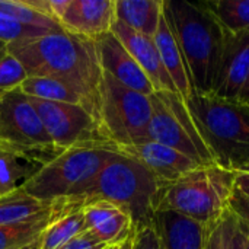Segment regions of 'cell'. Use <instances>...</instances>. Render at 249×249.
Masks as SVG:
<instances>
[{
  "mask_svg": "<svg viewBox=\"0 0 249 249\" xmlns=\"http://www.w3.org/2000/svg\"><path fill=\"white\" fill-rule=\"evenodd\" d=\"M120 152L139 160L163 185L172 184L182 175L201 166L181 152L152 140L123 147Z\"/></svg>",
  "mask_w": 249,
  "mask_h": 249,
  "instance_id": "obj_15",
  "label": "cell"
},
{
  "mask_svg": "<svg viewBox=\"0 0 249 249\" xmlns=\"http://www.w3.org/2000/svg\"><path fill=\"white\" fill-rule=\"evenodd\" d=\"M235 190L249 198V171L235 172Z\"/></svg>",
  "mask_w": 249,
  "mask_h": 249,
  "instance_id": "obj_34",
  "label": "cell"
},
{
  "mask_svg": "<svg viewBox=\"0 0 249 249\" xmlns=\"http://www.w3.org/2000/svg\"><path fill=\"white\" fill-rule=\"evenodd\" d=\"M206 3L225 32H249V0H209Z\"/></svg>",
  "mask_w": 249,
  "mask_h": 249,
  "instance_id": "obj_25",
  "label": "cell"
},
{
  "mask_svg": "<svg viewBox=\"0 0 249 249\" xmlns=\"http://www.w3.org/2000/svg\"><path fill=\"white\" fill-rule=\"evenodd\" d=\"M53 213L51 206L42 213L13 225L0 226V249H36Z\"/></svg>",
  "mask_w": 249,
  "mask_h": 249,
  "instance_id": "obj_21",
  "label": "cell"
},
{
  "mask_svg": "<svg viewBox=\"0 0 249 249\" xmlns=\"http://www.w3.org/2000/svg\"><path fill=\"white\" fill-rule=\"evenodd\" d=\"M152 117L150 96L131 90L104 73L98 121L108 143L120 150L147 142Z\"/></svg>",
  "mask_w": 249,
  "mask_h": 249,
  "instance_id": "obj_7",
  "label": "cell"
},
{
  "mask_svg": "<svg viewBox=\"0 0 249 249\" xmlns=\"http://www.w3.org/2000/svg\"><path fill=\"white\" fill-rule=\"evenodd\" d=\"M58 152L80 147H109L99 123L82 105L29 98ZM117 150V149H115Z\"/></svg>",
  "mask_w": 249,
  "mask_h": 249,
  "instance_id": "obj_10",
  "label": "cell"
},
{
  "mask_svg": "<svg viewBox=\"0 0 249 249\" xmlns=\"http://www.w3.org/2000/svg\"><path fill=\"white\" fill-rule=\"evenodd\" d=\"M115 20V0H70L58 23L69 34L95 41L109 34Z\"/></svg>",
  "mask_w": 249,
  "mask_h": 249,
  "instance_id": "obj_14",
  "label": "cell"
},
{
  "mask_svg": "<svg viewBox=\"0 0 249 249\" xmlns=\"http://www.w3.org/2000/svg\"><path fill=\"white\" fill-rule=\"evenodd\" d=\"M247 231V229H245ZM245 249H249V232L247 231V241H245Z\"/></svg>",
  "mask_w": 249,
  "mask_h": 249,
  "instance_id": "obj_38",
  "label": "cell"
},
{
  "mask_svg": "<svg viewBox=\"0 0 249 249\" xmlns=\"http://www.w3.org/2000/svg\"><path fill=\"white\" fill-rule=\"evenodd\" d=\"M7 51L22 63L28 76L54 77L74 86L83 98L85 108L98 121L104 71L93 41L55 31L12 42Z\"/></svg>",
  "mask_w": 249,
  "mask_h": 249,
  "instance_id": "obj_1",
  "label": "cell"
},
{
  "mask_svg": "<svg viewBox=\"0 0 249 249\" xmlns=\"http://www.w3.org/2000/svg\"><path fill=\"white\" fill-rule=\"evenodd\" d=\"M50 32H55V31H50V29H44V28H38V26H31V25H23L6 18L0 16V41L4 44H12L20 39H29V38H36Z\"/></svg>",
  "mask_w": 249,
  "mask_h": 249,
  "instance_id": "obj_28",
  "label": "cell"
},
{
  "mask_svg": "<svg viewBox=\"0 0 249 249\" xmlns=\"http://www.w3.org/2000/svg\"><path fill=\"white\" fill-rule=\"evenodd\" d=\"M160 249H204L210 228L168 210H159L153 220Z\"/></svg>",
  "mask_w": 249,
  "mask_h": 249,
  "instance_id": "obj_17",
  "label": "cell"
},
{
  "mask_svg": "<svg viewBox=\"0 0 249 249\" xmlns=\"http://www.w3.org/2000/svg\"><path fill=\"white\" fill-rule=\"evenodd\" d=\"M244 104H247V107L249 108V101H247V102H244Z\"/></svg>",
  "mask_w": 249,
  "mask_h": 249,
  "instance_id": "obj_39",
  "label": "cell"
},
{
  "mask_svg": "<svg viewBox=\"0 0 249 249\" xmlns=\"http://www.w3.org/2000/svg\"><path fill=\"white\" fill-rule=\"evenodd\" d=\"M216 165L232 171H249V108L214 93L194 92L187 101Z\"/></svg>",
  "mask_w": 249,
  "mask_h": 249,
  "instance_id": "obj_3",
  "label": "cell"
},
{
  "mask_svg": "<svg viewBox=\"0 0 249 249\" xmlns=\"http://www.w3.org/2000/svg\"><path fill=\"white\" fill-rule=\"evenodd\" d=\"M28 79V73L22 63L9 51L0 57V95L20 88Z\"/></svg>",
  "mask_w": 249,
  "mask_h": 249,
  "instance_id": "obj_27",
  "label": "cell"
},
{
  "mask_svg": "<svg viewBox=\"0 0 249 249\" xmlns=\"http://www.w3.org/2000/svg\"><path fill=\"white\" fill-rule=\"evenodd\" d=\"M134 238H136V235L133 238L127 239L125 242H123L121 245H118L115 249H134Z\"/></svg>",
  "mask_w": 249,
  "mask_h": 249,
  "instance_id": "obj_35",
  "label": "cell"
},
{
  "mask_svg": "<svg viewBox=\"0 0 249 249\" xmlns=\"http://www.w3.org/2000/svg\"><path fill=\"white\" fill-rule=\"evenodd\" d=\"M19 89L29 98H36V99L50 101V102L82 105L85 108L83 98L76 90V88L60 79L28 76V79L20 85Z\"/></svg>",
  "mask_w": 249,
  "mask_h": 249,
  "instance_id": "obj_22",
  "label": "cell"
},
{
  "mask_svg": "<svg viewBox=\"0 0 249 249\" xmlns=\"http://www.w3.org/2000/svg\"><path fill=\"white\" fill-rule=\"evenodd\" d=\"M153 41L159 51L162 64H163L166 73L169 74L172 83L175 85L177 92L181 95L182 99L187 101L194 93L193 80L190 76L187 61L181 51V47H179V44L165 18V13H162V18H160L158 31L153 36Z\"/></svg>",
  "mask_w": 249,
  "mask_h": 249,
  "instance_id": "obj_19",
  "label": "cell"
},
{
  "mask_svg": "<svg viewBox=\"0 0 249 249\" xmlns=\"http://www.w3.org/2000/svg\"><path fill=\"white\" fill-rule=\"evenodd\" d=\"M249 80V32L228 34L219 61L213 92L228 101H239Z\"/></svg>",
  "mask_w": 249,
  "mask_h": 249,
  "instance_id": "obj_11",
  "label": "cell"
},
{
  "mask_svg": "<svg viewBox=\"0 0 249 249\" xmlns=\"http://www.w3.org/2000/svg\"><path fill=\"white\" fill-rule=\"evenodd\" d=\"M50 206L51 203H42L19 187L9 194L0 196V226L25 222L42 213Z\"/></svg>",
  "mask_w": 249,
  "mask_h": 249,
  "instance_id": "obj_23",
  "label": "cell"
},
{
  "mask_svg": "<svg viewBox=\"0 0 249 249\" xmlns=\"http://www.w3.org/2000/svg\"><path fill=\"white\" fill-rule=\"evenodd\" d=\"M117 247H109V248H107V249H115Z\"/></svg>",
  "mask_w": 249,
  "mask_h": 249,
  "instance_id": "obj_40",
  "label": "cell"
},
{
  "mask_svg": "<svg viewBox=\"0 0 249 249\" xmlns=\"http://www.w3.org/2000/svg\"><path fill=\"white\" fill-rule=\"evenodd\" d=\"M150 101L149 140L175 149L201 166L213 165V156L185 99L177 92L160 90L150 95Z\"/></svg>",
  "mask_w": 249,
  "mask_h": 249,
  "instance_id": "obj_9",
  "label": "cell"
},
{
  "mask_svg": "<svg viewBox=\"0 0 249 249\" xmlns=\"http://www.w3.org/2000/svg\"><path fill=\"white\" fill-rule=\"evenodd\" d=\"M38 165L0 147V196L19 188L36 171Z\"/></svg>",
  "mask_w": 249,
  "mask_h": 249,
  "instance_id": "obj_24",
  "label": "cell"
},
{
  "mask_svg": "<svg viewBox=\"0 0 249 249\" xmlns=\"http://www.w3.org/2000/svg\"><path fill=\"white\" fill-rule=\"evenodd\" d=\"M134 249H160L159 238L153 226L136 232Z\"/></svg>",
  "mask_w": 249,
  "mask_h": 249,
  "instance_id": "obj_32",
  "label": "cell"
},
{
  "mask_svg": "<svg viewBox=\"0 0 249 249\" xmlns=\"http://www.w3.org/2000/svg\"><path fill=\"white\" fill-rule=\"evenodd\" d=\"M0 147L39 168L61 153L53 144L38 112L19 88L0 95Z\"/></svg>",
  "mask_w": 249,
  "mask_h": 249,
  "instance_id": "obj_8",
  "label": "cell"
},
{
  "mask_svg": "<svg viewBox=\"0 0 249 249\" xmlns=\"http://www.w3.org/2000/svg\"><path fill=\"white\" fill-rule=\"evenodd\" d=\"M165 18L187 61L194 92L212 93L226 32L206 1L163 0Z\"/></svg>",
  "mask_w": 249,
  "mask_h": 249,
  "instance_id": "obj_2",
  "label": "cell"
},
{
  "mask_svg": "<svg viewBox=\"0 0 249 249\" xmlns=\"http://www.w3.org/2000/svg\"><path fill=\"white\" fill-rule=\"evenodd\" d=\"M163 187L146 166L118 150L77 200L111 201L131 216L136 231H142L153 226Z\"/></svg>",
  "mask_w": 249,
  "mask_h": 249,
  "instance_id": "obj_4",
  "label": "cell"
},
{
  "mask_svg": "<svg viewBox=\"0 0 249 249\" xmlns=\"http://www.w3.org/2000/svg\"><path fill=\"white\" fill-rule=\"evenodd\" d=\"M111 32L121 41V44L131 54L136 63L142 67V70L150 79L156 92H160V90L177 92L175 85L172 83L169 74L166 73L162 64V60H160V55H159V51L156 48L153 38L139 34L118 20L114 22Z\"/></svg>",
  "mask_w": 249,
  "mask_h": 249,
  "instance_id": "obj_16",
  "label": "cell"
},
{
  "mask_svg": "<svg viewBox=\"0 0 249 249\" xmlns=\"http://www.w3.org/2000/svg\"><path fill=\"white\" fill-rule=\"evenodd\" d=\"M228 238H229V212L213 225L206 238L204 249H228Z\"/></svg>",
  "mask_w": 249,
  "mask_h": 249,
  "instance_id": "obj_29",
  "label": "cell"
},
{
  "mask_svg": "<svg viewBox=\"0 0 249 249\" xmlns=\"http://www.w3.org/2000/svg\"><path fill=\"white\" fill-rule=\"evenodd\" d=\"M118 153L109 147H80L61 152L26 179L20 187L31 197L53 203L80 198L101 169Z\"/></svg>",
  "mask_w": 249,
  "mask_h": 249,
  "instance_id": "obj_6",
  "label": "cell"
},
{
  "mask_svg": "<svg viewBox=\"0 0 249 249\" xmlns=\"http://www.w3.org/2000/svg\"><path fill=\"white\" fill-rule=\"evenodd\" d=\"M247 231L239 223V220L229 210V238H228V249H245Z\"/></svg>",
  "mask_w": 249,
  "mask_h": 249,
  "instance_id": "obj_31",
  "label": "cell"
},
{
  "mask_svg": "<svg viewBox=\"0 0 249 249\" xmlns=\"http://www.w3.org/2000/svg\"><path fill=\"white\" fill-rule=\"evenodd\" d=\"M229 210L233 213V216L239 220V223L249 232V198L238 193L236 190L233 191V196L231 198Z\"/></svg>",
  "mask_w": 249,
  "mask_h": 249,
  "instance_id": "obj_30",
  "label": "cell"
},
{
  "mask_svg": "<svg viewBox=\"0 0 249 249\" xmlns=\"http://www.w3.org/2000/svg\"><path fill=\"white\" fill-rule=\"evenodd\" d=\"M163 13V0H115V19L153 38Z\"/></svg>",
  "mask_w": 249,
  "mask_h": 249,
  "instance_id": "obj_20",
  "label": "cell"
},
{
  "mask_svg": "<svg viewBox=\"0 0 249 249\" xmlns=\"http://www.w3.org/2000/svg\"><path fill=\"white\" fill-rule=\"evenodd\" d=\"M85 232L104 247H118L136 235L131 216L117 204L107 200H89L82 203Z\"/></svg>",
  "mask_w": 249,
  "mask_h": 249,
  "instance_id": "obj_13",
  "label": "cell"
},
{
  "mask_svg": "<svg viewBox=\"0 0 249 249\" xmlns=\"http://www.w3.org/2000/svg\"><path fill=\"white\" fill-rule=\"evenodd\" d=\"M109 247H104L102 244H99L93 236H90L88 232H83L82 235H79L77 238H74L73 241H70L69 244H66L64 247L60 249H107Z\"/></svg>",
  "mask_w": 249,
  "mask_h": 249,
  "instance_id": "obj_33",
  "label": "cell"
},
{
  "mask_svg": "<svg viewBox=\"0 0 249 249\" xmlns=\"http://www.w3.org/2000/svg\"><path fill=\"white\" fill-rule=\"evenodd\" d=\"M93 44L104 73L115 79L123 86L146 96L156 92L150 79L112 32L95 39Z\"/></svg>",
  "mask_w": 249,
  "mask_h": 249,
  "instance_id": "obj_12",
  "label": "cell"
},
{
  "mask_svg": "<svg viewBox=\"0 0 249 249\" xmlns=\"http://www.w3.org/2000/svg\"><path fill=\"white\" fill-rule=\"evenodd\" d=\"M6 51H7V44H4V42L0 41V57H1Z\"/></svg>",
  "mask_w": 249,
  "mask_h": 249,
  "instance_id": "obj_37",
  "label": "cell"
},
{
  "mask_svg": "<svg viewBox=\"0 0 249 249\" xmlns=\"http://www.w3.org/2000/svg\"><path fill=\"white\" fill-rule=\"evenodd\" d=\"M247 101H249V80L248 83H247V88H245L244 93H242V96H241V99H239V102H247Z\"/></svg>",
  "mask_w": 249,
  "mask_h": 249,
  "instance_id": "obj_36",
  "label": "cell"
},
{
  "mask_svg": "<svg viewBox=\"0 0 249 249\" xmlns=\"http://www.w3.org/2000/svg\"><path fill=\"white\" fill-rule=\"evenodd\" d=\"M233 191L235 172L216 163L198 166L162 188L159 210L212 228L229 212Z\"/></svg>",
  "mask_w": 249,
  "mask_h": 249,
  "instance_id": "obj_5",
  "label": "cell"
},
{
  "mask_svg": "<svg viewBox=\"0 0 249 249\" xmlns=\"http://www.w3.org/2000/svg\"><path fill=\"white\" fill-rule=\"evenodd\" d=\"M85 232V217L79 200L53 201V213L36 249H60Z\"/></svg>",
  "mask_w": 249,
  "mask_h": 249,
  "instance_id": "obj_18",
  "label": "cell"
},
{
  "mask_svg": "<svg viewBox=\"0 0 249 249\" xmlns=\"http://www.w3.org/2000/svg\"><path fill=\"white\" fill-rule=\"evenodd\" d=\"M0 16L31 26H38L50 31H63L61 26L53 19L41 15L39 12L29 7L23 0H0Z\"/></svg>",
  "mask_w": 249,
  "mask_h": 249,
  "instance_id": "obj_26",
  "label": "cell"
}]
</instances>
